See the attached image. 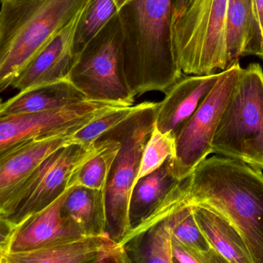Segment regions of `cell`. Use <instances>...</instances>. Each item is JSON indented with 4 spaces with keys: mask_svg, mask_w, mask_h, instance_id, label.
Returning a JSON list of instances; mask_svg holds the SVG:
<instances>
[{
    "mask_svg": "<svg viewBox=\"0 0 263 263\" xmlns=\"http://www.w3.org/2000/svg\"><path fill=\"white\" fill-rule=\"evenodd\" d=\"M226 47L229 67L240 58L262 56V38L254 12L253 0H229Z\"/></svg>",
    "mask_w": 263,
    "mask_h": 263,
    "instance_id": "obj_17",
    "label": "cell"
},
{
    "mask_svg": "<svg viewBox=\"0 0 263 263\" xmlns=\"http://www.w3.org/2000/svg\"><path fill=\"white\" fill-rule=\"evenodd\" d=\"M86 100L70 80L64 79L19 92L1 104L0 116L36 113Z\"/></svg>",
    "mask_w": 263,
    "mask_h": 263,
    "instance_id": "obj_18",
    "label": "cell"
},
{
    "mask_svg": "<svg viewBox=\"0 0 263 263\" xmlns=\"http://www.w3.org/2000/svg\"><path fill=\"white\" fill-rule=\"evenodd\" d=\"M88 6L26 66L12 83V88L19 92L24 91L38 86L69 79L75 57L77 31Z\"/></svg>",
    "mask_w": 263,
    "mask_h": 263,
    "instance_id": "obj_12",
    "label": "cell"
},
{
    "mask_svg": "<svg viewBox=\"0 0 263 263\" xmlns=\"http://www.w3.org/2000/svg\"><path fill=\"white\" fill-rule=\"evenodd\" d=\"M1 1H4V0H1Z\"/></svg>",
    "mask_w": 263,
    "mask_h": 263,
    "instance_id": "obj_30",
    "label": "cell"
},
{
    "mask_svg": "<svg viewBox=\"0 0 263 263\" xmlns=\"http://www.w3.org/2000/svg\"><path fill=\"white\" fill-rule=\"evenodd\" d=\"M68 78L89 101L134 105L135 98L126 79L118 13L75 54Z\"/></svg>",
    "mask_w": 263,
    "mask_h": 263,
    "instance_id": "obj_8",
    "label": "cell"
},
{
    "mask_svg": "<svg viewBox=\"0 0 263 263\" xmlns=\"http://www.w3.org/2000/svg\"><path fill=\"white\" fill-rule=\"evenodd\" d=\"M117 11L114 0H92L78 26L75 37V54L104 28Z\"/></svg>",
    "mask_w": 263,
    "mask_h": 263,
    "instance_id": "obj_24",
    "label": "cell"
},
{
    "mask_svg": "<svg viewBox=\"0 0 263 263\" xmlns=\"http://www.w3.org/2000/svg\"><path fill=\"white\" fill-rule=\"evenodd\" d=\"M61 210L64 216L79 226L85 236L107 234L106 190L84 186L70 187Z\"/></svg>",
    "mask_w": 263,
    "mask_h": 263,
    "instance_id": "obj_19",
    "label": "cell"
},
{
    "mask_svg": "<svg viewBox=\"0 0 263 263\" xmlns=\"http://www.w3.org/2000/svg\"><path fill=\"white\" fill-rule=\"evenodd\" d=\"M120 107L124 106L86 100L36 113L0 116V152L31 138L75 135L101 115Z\"/></svg>",
    "mask_w": 263,
    "mask_h": 263,
    "instance_id": "obj_10",
    "label": "cell"
},
{
    "mask_svg": "<svg viewBox=\"0 0 263 263\" xmlns=\"http://www.w3.org/2000/svg\"><path fill=\"white\" fill-rule=\"evenodd\" d=\"M189 0H173L172 4V23L181 14Z\"/></svg>",
    "mask_w": 263,
    "mask_h": 263,
    "instance_id": "obj_29",
    "label": "cell"
},
{
    "mask_svg": "<svg viewBox=\"0 0 263 263\" xmlns=\"http://www.w3.org/2000/svg\"><path fill=\"white\" fill-rule=\"evenodd\" d=\"M184 205L205 208L244 238L253 263H263V173L221 155L206 158L185 178Z\"/></svg>",
    "mask_w": 263,
    "mask_h": 263,
    "instance_id": "obj_1",
    "label": "cell"
},
{
    "mask_svg": "<svg viewBox=\"0 0 263 263\" xmlns=\"http://www.w3.org/2000/svg\"><path fill=\"white\" fill-rule=\"evenodd\" d=\"M221 71L210 74L183 73L164 92L158 106L156 127L176 136L183 124L193 115L216 84Z\"/></svg>",
    "mask_w": 263,
    "mask_h": 263,
    "instance_id": "obj_13",
    "label": "cell"
},
{
    "mask_svg": "<svg viewBox=\"0 0 263 263\" xmlns=\"http://www.w3.org/2000/svg\"><path fill=\"white\" fill-rule=\"evenodd\" d=\"M97 152L95 144H67L51 154L14 187L0 195L1 229H12L54 202L69 189L75 171Z\"/></svg>",
    "mask_w": 263,
    "mask_h": 263,
    "instance_id": "obj_7",
    "label": "cell"
},
{
    "mask_svg": "<svg viewBox=\"0 0 263 263\" xmlns=\"http://www.w3.org/2000/svg\"><path fill=\"white\" fill-rule=\"evenodd\" d=\"M98 152L75 171L68 187L84 186L98 190H106L109 173L120 144L113 135L107 132L97 139Z\"/></svg>",
    "mask_w": 263,
    "mask_h": 263,
    "instance_id": "obj_22",
    "label": "cell"
},
{
    "mask_svg": "<svg viewBox=\"0 0 263 263\" xmlns=\"http://www.w3.org/2000/svg\"><path fill=\"white\" fill-rule=\"evenodd\" d=\"M73 135L31 138L0 152V195L27 178L53 152L76 142Z\"/></svg>",
    "mask_w": 263,
    "mask_h": 263,
    "instance_id": "obj_14",
    "label": "cell"
},
{
    "mask_svg": "<svg viewBox=\"0 0 263 263\" xmlns=\"http://www.w3.org/2000/svg\"><path fill=\"white\" fill-rule=\"evenodd\" d=\"M136 105L124 106L110 110L87 124L73 135L75 141L84 144H93L98 138L116 127L141 107Z\"/></svg>",
    "mask_w": 263,
    "mask_h": 263,
    "instance_id": "obj_26",
    "label": "cell"
},
{
    "mask_svg": "<svg viewBox=\"0 0 263 263\" xmlns=\"http://www.w3.org/2000/svg\"><path fill=\"white\" fill-rule=\"evenodd\" d=\"M172 243V231L166 218L123 244L132 262L173 263Z\"/></svg>",
    "mask_w": 263,
    "mask_h": 263,
    "instance_id": "obj_21",
    "label": "cell"
},
{
    "mask_svg": "<svg viewBox=\"0 0 263 263\" xmlns=\"http://www.w3.org/2000/svg\"><path fill=\"white\" fill-rule=\"evenodd\" d=\"M107 234L84 236L31 252L0 255L2 263H100L113 241Z\"/></svg>",
    "mask_w": 263,
    "mask_h": 263,
    "instance_id": "obj_15",
    "label": "cell"
},
{
    "mask_svg": "<svg viewBox=\"0 0 263 263\" xmlns=\"http://www.w3.org/2000/svg\"><path fill=\"white\" fill-rule=\"evenodd\" d=\"M175 152V136L170 133H162L155 127L144 148L136 182L159 168L170 157L174 156Z\"/></svg>",
    "mask_w": 263,
    "mask_h": 263,
    "instance_id": "obj_25",
    "label": "cell"
},
{
    "mask_svg": "<svg viewBox=\"0 0 263 263\" xmlns=\"http://www.w3.org/2000/svg\"><path fill=\"white\" fill-rule=\"evenodd\" d=\"M159 102L141 103L130 117L108 130L120 144L106 187L107 234L123 243L130 232L128 208L144 148L156 127Z\"/></svg>",
    "mask_w": 263,
    "mask_h": 263,
    "instance_id": "obj_4",
    "label": "cell"
},
{
    "mask_svg": "<svg viewBox=\"0 0 263 263\" xmlns=\"http://www.w3.org/2000/svg\"><path fill=\"white\" fill-rule=\"evenodd\" d=\"M239 61L221 71L209 95L175 136L174 173L179 180L192 175L212 154V142L229 98L241 77Z\"/></svg>",
    "mask_w": 263,
    "mask_h": 263,
    "instance_id": "obj_9",
    "label": "cell"
},
{
    "mask_svg": "<svg viewBox=\"0 0 263 263\" xmlns=\"http://www.w3.org/2000/svg\"><path fill=\"white\" fill-rule=\"evenodd\" d=\"M229 0H189L172 23L178 65L185 74H210L229 67L226 47Z\"/></svg>",
    "mask_w": 263,
    "mask_h": 263,
    "instance_id": "obj_6",
    "label": "cell"
},
{
    "mask_svg": "<svg viewBox=\"0 0 263 263\" xmlns=\"http://www.w3.org/2000/svg\"><path fill=\"white\" fill-rule=\"evenodd\" d=\"M173 157L155 172L140 178L134 185L129 201V232L155 212L182 181L174 173Z\"/></svg>",
    "mask_w": 263,
    "mask_h": 263,
    "instance_id": "obj_16",
    "label": "cell"
},
{
    "mask_svg": "<svg viewBox=\"0 0 263 263\" xmlns=\"http://www.w3.org/2000/svg\"><path fill=\"white\" fill-rule=\"evenodd\" d=\"M253 6L255 18H256L257 23L261 32V38H262L263 47V0H253ZM261 60L263 62V51Z\"/></svg>",
    "mask_w": 263,
    "mask_h": 263,
    "instance_id": "obj_28",
    "label": "cell"
},
{
    "mask_svg": "<svg viewBox=\"0 0 263 263\" xmlns=\"http://www.w3.org/2000/svg\"><path fill=\"white\" fill-rule=\"evenodd\" d=\"M92 0H4L0 10V90Z\"/></svg>",
    "mask_w": 263,
    "mask_h": 263,
    "instance_id": "obj_3",
    "label": "cell"
},
{
    "mask_svg": "<svg viewBox=\"0 0 263 263\" xmlns=\"http://www.w3.org/2000/svg\"><path fill=\"white\" fill-rule=\"evenodd\" d=\"M212 153L263 170V69L243 68L212 142Z\"/></svg>",
    "mask_w": 263,
    "mask_h": 263,
    "instance_id": "obj_5",
    "label": "cell"
},
{
    "mask_svg": "<svg viewBox=\"0 0 263 263\" xmlns=\"http://www.w3.org/2000/svg\"><path fill=\"white\" fill-rule=\"evenodd\" d=\"M121 24L124 70L135 98L164 93L183 74L172 36L173 0H114Z\"/></svg>",
    "mask_w": 263,
    "mask_h": 263,
    "instance_id": "obj_2",
    "label": "cell"
},
{
    "mask_svg": "<svg viewBox=\"0 0 263 263\" xmlns=\"http://www.w3.org/2000/svg\"><path fill=\"white\" fill-rule=\"evenodd\" d=\"M69 189L15 227L1 229L0 255L31 252L85 236L74 221L63 215L61 209Z\"/></svg>",
    "mask_w": 263,
    "mask_h": 263,
    "instance_id": "obj_11",
    "label": "cell"
},
{
    "mask_svg": "<svg viewBox=\"0 0 263 263\" xmlns=\"http://www.w3.org/2000/svg\"><path fill=\"white\" fill-rule=\"evenodd\" d=\"M172 236L184 246L202 252L214 249L201 232L194 215L193 206L182 205L167 217Z\"/></svg>",
    "mask_w": 263,
    "mask_h": 263,
    "instance_id": "obj_23",
    "label": "cell"
},
{
    "mask_svg": "<svg viewBox=\"0 0 263 263\" xmlns=\"http://www.w3.org/2000/svg\"><path fill=\"white\" fill-rule=\"evenodd\" d=\"M172 261L173 263H223L227 262L215 249L202 252L184 246L172 236Z\"/></svg>",
    "mask_w": 263,
    "mask_h": 263,
    "instance_id": "obj_27",
    "label": "cell"
},
{
    "mask_svg": "<svg viewBox=\"0 0 263 263\" xmlns=\"http://www.w3.org/2000/svg\"><path fill=\"white\" fill-rule=\"evenodd\" d=\"M193 212L209 244L227 262L253 263L244 238L229 221L205 208L193 206Z\"/></svg>",
    "mask_w": 263,
    "mask_h": 263,
    "instance_id": "obj_20",
    "label": "cell"
}]
</instances>
